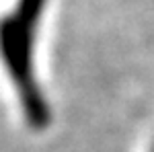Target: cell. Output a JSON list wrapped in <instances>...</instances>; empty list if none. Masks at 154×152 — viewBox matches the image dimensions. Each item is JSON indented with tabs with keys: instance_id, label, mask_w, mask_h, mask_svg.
Listing matches in <instances>:
<instances>
[{
	"instance_id": "1",
	"label": "cell",
	"mask_w": 154,
	"mask_h": 152,
	"mask_svg": "<svg viewBox=\"0 0 154 152\" xmlns=\"http://www.w3.org/2000/svg\"><path fill=\"white\" fill-rule=\"evenodd\" d=\"M48 0H17L14 8L0 19V58L21 101L27 123L43 129L51 119L48 99L35 74L37 29Z\"/></svg>"
},
{
	"instance_id": "2",
	"label": "cell",
	"mask_w": 154,
	"mask_h": 152,
	"mask_svg": "<svg viewBox=\"0 0 154 152\" xmlns=\"http://www.w3.org/2000/svg\"><path fill=\"white\" fill-rule=\"evenodd\" d=\"M150 152H154V148H152V150H150Z\"/></svg>"
}]
</instances>
